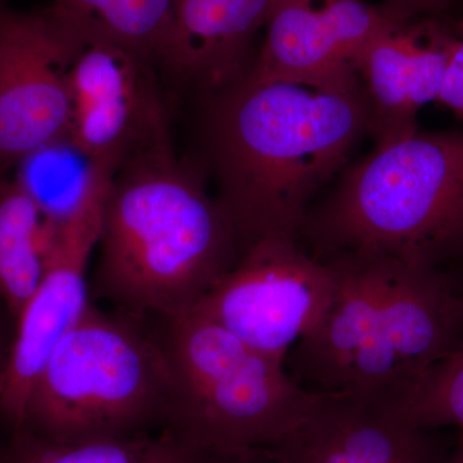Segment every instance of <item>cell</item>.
Wrapping results in <instances>:
<instances>
[{"label": "cell", "mask_w": 463, "mask_h": 463, "mask_svg": "<svg viewBox=\"0 0 463 463\" xmlns=\"http://www.w3.org/2000/svg\"><path fill=\"white\" fill-rule=\"evenodd\" d=\"M210 102V167L241 252L268 237L298 239L317 194L371 133L362 87L331 90L246 71Z\"/></svg>", "instance_id": "obj_1"}, {"label": "cell", "mask_w": 463, "mask_h": 463, "mask_svg": "<svg viewBox=\"0 0 463 463\" xmlns=\"http://www.w3.org/2000/svg\"><path fill=\"white\" fill-rule=\"evenodd\" d=\"M97 246L94 297L124 315L158 321L194 312L241 255L206 176L176 157L172 143L115 174Z\"/></svg>", "instance_id": "obj_2"}, {"label": "cell", "mask_w": 463, "mask_h": 463, "mask_svg": "<svg viewBox=\"0 0 463 463\" xmlns=\"http://www.w3.org/2000/svg\"><path fill=\"white\" fill-rule=\"evenodd\" d=\"M298 239L318 259L368 255L444 269L463 251V129L376 143L312 206Z\"/></svg>", "instance_id": "obj_3"}, {"label": "cell", "mask_w": 463, "mask_h": 463, "mask_svg": "<svg viewBox=\"0 0 463 463\" xmlns=\"http://www.w3.org/2000/svg\"><path fill=\"white\" fill-rule=\"evenodd\" d=\"M172 395L156 331L90 303L36 380L23 430L54 443L155 434L164 430Z\"/></svg>", "instance_id": "obj_4"}, {"label": "cell", "mask_w": 463, "mask_h": 463, "mask_svg": "<svg viewBox=\"0 0 463 463\" xmlns=\"http://www.w3.org/2000/svg\"><path fill=\"white\" fill-rule=\"evenodd\" d=\"M173 380L164 430L194 450L265 449L294 430L319 392L199 313L160 319Z\"/></svg>", "instance_id": "obj_5"}, {"label": "cell", "mask_w": 463, "mask_h": 463, "mask_svg": "<svg viewBox=\"0 0 463 463\" xmlns=\"http://www.w3.org/2000/svg\"><path fill=\"white\" fill-rule=\"evenodd\" d=\"M336 289V273L294 237H268L236 265L192 313L206 317L258 352L286 364L315 327Z\"/></svg>", "instance_id": "obj_6"}, {"label": "cell", "mask_w": 463, "mask_h": 463, "mask_svg": "<svg viewBox=\"0 0 463 463\" xmlns=\"http://www.w3.org/2000/svg\"><path fill=\"white\" fill-rule=\"evenodd\" d=\"M85 38L53 7L0 3V158L17 161L67 136L70 78Z\"/></svg>", "instance_id": "obj_7"}, {"label": "cell", "mask_w": 463, "mask_h": 463, "mask_svg": "<svg viewBox=\"0 0 463 463\" xmlns=\"http://www.w3.org/2000/svg\"><path fill=\"white\" fill-rule=\"evenodd\" d=\"M154 62L112 43L85 39L70 78L67 137L115 174L172 143Z\"/></svg>", "instance_id": "obj_8"}, {"label": "cell", "mask_w": 463, "mask_h": 463, "mask_svg": "<svg viewBox=\"0 0 463 463\" xmlns=\"http://www.w3.org/2000/svg\"><path fill=\"white\" fill-rule=\"evenodd\" d=\"M404 20L410 18L367 0H270L263 41L248 71L354 90L362 87L356 72L362 52Z\"/></svg>", "instance_id": "obj_9"}, {"label": "cell", "mask_w": 463, "mask_h": 463, "mask_svg": "<svg viewBox=\"0 0 463 463\" xmlns=\"http://www.w3.org/2000/svg\"><path fill=\"white\" fill-rule=\"evenodd\" d=\"M106 194L72 221L51 228L44 276L17 317L16 339L0 379V412L14 432L23 430L33 386L52 353L90 306L87 269L99 245Z\"/></svg>", "instance_id": "obj_10"}, {"label": "cell", "mask_w": 463, "mask_h": 463, "mask_svg": "<svg viewBox=\"0 0 463 463\" xmlns=\"http://www.w3.org/2000/svg\"><path fill=\"white\" fill-rule=\"evenodd\" d=\"M265 449L281 463H440L446 455L392 402L354 392H319L306 420Z\"/></svg>", "instance_id": "obj_11"}, {"label": "cell", "mask_w": 463, "mask_h": 463, "mask_svg": "<svg viewBox=\"0 0 463 463\" xmlns=\"http://www.w3.org/2000/svg\"><path fill=\"white\" fill-rule=\"evenodd\" d=\"M459 36L444 18L402 21L379 33L356 61L376 143L419 130L417 116L438 102L444 72Z\"/></svg>", "instance_id": "obj_12"}, {"label": "cell", "mask_w": 463, "mask_h": 463, "mask_svg": "<svg viewBox=\"0 0 463 463\" xmlns=\"http://www.w3.org/2000/svg\"><path fill=\"white\" fill-rule=\"evenodd\" d=\"M270 0H175L161 63L207 91L221 90L248 71Z\"/></svg>", "instance_id": "obj_13"}, {"label": "cell", "mask_w": 463, "mask_h": 463, "mask_svg": "<svg viewBox=\"0 0 463 463\" xmlns=\"http://www.w3.org/2000/svg\"><path fill=\"white\" fill-rule=\"evenodd\" d=\"M114 176L65 136L20 158L14 183L32 197L48 224L60 227L102 199Z\"/></svg>", "instance_id": "obj_14"}, {"label": "cell", "mask_w": 463, "mask_h": 463, "mask_svg": "<svg viewBox=\"0 0 463 463\" xmlns=\"http://www.w3.org/2000/svg\"><path fill=\"white\" fill-rule=\"evenodd\" d=\"M56 9L85 39L112 43L161 62L175 0H54Z\"/></svg>", "instance_id": "obj_15"}, {"label": "cell", "mask_w": 463, "mask_h": 463, "mask_svg": "<svg viewBox=\"0 0 463 463\" xmlns=\"http://www.w3.org/2000/svg\"><path fill=\"white\" fill-rule=\"evenodd\" d=\"M51 225L16 183L0 187V294L14 316L41 285Z\"/></svg>", "instance_id": "obj_16"}, {"label": "cell", "mask_w": 463, "mask_h": 463, "mask_svg": "<svg viewBox=\"0 0 463 463\" xmlns=\"http://www.w3.org/2000/svg\"><path fill=\"white\" fill-rule=\"evenodd\" d=\"M194 457L196 450L166 432L54 443L21 430L0 463H194Z\"/></svg>", "instance_id": "obj_17"}, {"label": "cell", "mask_w": 463, "mask_h": 463, "mask_svg": "<svg viewBox=\"0 0 463 463\" xmlns=\"http://www.w3.org/2000/svg\"><path fill=\"white\" fill-rule=\"evenodd\" d=\"M392 404L417 428L434 431L455 426L463 430V341Z\"/></svg>", "instance_id": "obj_18"}, {"label": "cell", "mask_w": 463, "mask_h": 463, "mask_svg": "<svg viewBox=\"0 0 463 463\" xmlns=\"http://www.w3.org/2000/svg\"><path fill=\"white\" fill-rule=\"evenodd\" d=\"M437 103L463 121V38L457 41L448 60Z\"/></svg>", "instance_id": "obj_19"}, {"label": "cell", "mask_w": 463, "mask_h": 463, "mask_svg": "<svg viewBox=\"0 0 463 463\" xmlns=\"http://www.w3.org/2000/svg\"><path fill=\"white\" fill-rule=\"evenodd\" d=\"M457 0H381L383 5L408 18H444Z\"/></svg>", "instance_id": "obj_20"}, {"label": "cell", "mask_w": 463, "mask_h": 463, "mask_svg": "<svg viewBox=\"0 0 463 463\" xmlns=\"http://www.w3.org/2000/svg\"><path fill=\"white\" fill-rule=\"evenodd\" d=\"M194 463H281L268 449L196 450Z\"/></svg>", "instance_id": "obj_21"}, {"label": "cell", "mask_w": 463, "mask_h": 463, "mask_svg": "<svg viewBox=\"0 0 463 463\" xmlns=\"http://www.w3.org/2000/svg\"><path fill=\"white\" fill-rule=\"evenodd\" d=\"M444 270L452 279L453 285L463 300V251Z\"/></svg>", "instance_id": "obj_22"}, {"label": "cell", "mask_w": 463, "mask_h": 463, "mask_svg": "<svg viewBox=\"0 0 463 463\" xmlns=\"http://www.w3.org/2000/svg\"><path fill=\"white\" fill-rule=\"evenodd\" d=\"M440 463H463V430H459L455 449L448 455H444Z\"/></svg>", "instance_id": "obj_23"}, {"label": "cell", "mask_w": 463, "mask_h": 463, "mask_svg": "<svg viewBox=\"0 0 463 463\" xmlns=\"http://www.w3.org/2000/svg\"><path fill=\"white\" fill-rule=\"evenodd\" d=\"M3 367L0 368V379H2Z\"/></svg>", "instance_id": "obj_24"}]
</instances>
